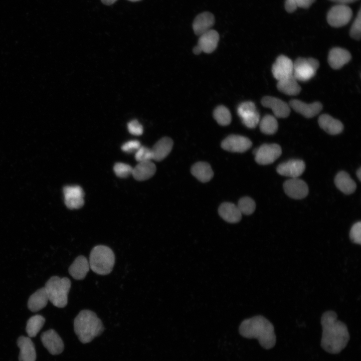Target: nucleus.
<instances>
[{"label": "nucleus", "mask_w": 361, "mask_h": 361, "mask_svg": "<svg viewBox=\"0 0 361 361\" xmlns=\"http://www.w3.org/2000/svg\"><path fill=\"white\" fill-rule=\"evenodd\" d=\"M322 334L321 346L326 352L336 354L346 346L349 334L345 324L337 319L335 312H325L321 317Z\"/></svg>", "instance_id": "f257e3e1"}, {"label": "nucleus", "mask_w": 361, "mask_h": 361, "mask_svg": "<svg viewBox=\"0 0 361 361\" xmlns=\"http://www.w3.org/2000/svg\"><path fill=\"white\" fill-rule=\"evenodd\" d=\"M240 334L247 338H256L265 349L274 346L276 337L273 325L265 317L257 315L244 320L241 323Z\"/></svg>", "instance_id": "f03ea898"}, {"label": "nucleus", "mask_w": 361, "mask_h": 361, "mask_svg": "<svg viewBox=\"0 0 361 361\" xmlns=\"http://www.w3.org/2000/svg\"><path fill=\"white\" fill-rule=\"evenodd\" d=\"M74 329L79 340L85 344L101 335L104 327L102 322L94 312L84 309L80 311L75 317Z\"/></svg>", "instance_id": "7ed1b4c3"}, {"label": "nucleus", "mask_w": 361, "mask_h": 361, "mask_svg": "<svg viewBox=\"0 0 361 361\" xmlns=\"http://www.w3.org/2000/svg\"><path fill=\"white\" fill-rule=\"evenodd\" d=\"M115 260V255L109 247L101 245L96 246L90 254V268L97 274L107 275L112 271Z\"/></svg>", "instance_id": "20e7f679"}, {"label": "nucleus", "mask_w": 361, "mask_h": 361, "mask_svg": "<svg viewBox=\"0 0 361 361\" xmlns=\"http://www.w3.org/2000/svg\"><path fill=\"white\" fill-rule=\"evenodd\" d=\"M71 286V282L68 278L54 276L47 281L44 287L49 301L55 306L63 308L68 303V295Z\"/></svg>", "instance_id": "39448f33"}, {"label": "nucleus", "mask_w": 361, "mask_h": 361, "mask_svg": "<svg viewBox=\"0 0 361 361\" xmlns=\"http://www.w3.org/2000/svg\"><path fill=\"white\" fill-rule=\"evenodd\" d=\"M319 66L315 59L298 58L293 63V75L297 80L308 81L315 75Z\"/></svg>", "instance_id": "423d86ee"}, {"label": "nucleus", "mask_w": 361, "mask_h": 361, "mask_svg": "<svg viewBox=\"0 0 361 361\" xmlns=\"http://www.w3.org/2000/svg\"><path fill=\"white\" fill-rule=\"evenodd\" d=\"M352 16V10L345 4H337L332 7L327 14V22L333 27H341L347 24Z\"/></svg>", "instance_id": "0eeeda50"}, {"label": "nucleus", "mask_w": 361, "mask_h": 361, "mask_svg": "<svg viewBox=\"0 0 361 361\" xmlns=\"http://www.w3.org/2000/svg\"><path fill=\"white\" fill-rule=\"evenodd\" d=\"M253 153L255 161L259 164L266 165L273 162L281 154V147L277 144H263L255 149Z\"/></svg>", "instance_id": "6e6552de"}, {"label": "nucleus", "mask_w": 361, "mask_h": 361, "mask_svg": "<svg viewBox=\"0 0 361 361\" xmlns=\"http://www.w3.org/2000/svg\"><path fill=\"white\" fill-rule=\"evenodd\" d=\"M237 113L242 123L249 128H255L260 122L259 113L252 101L241 103L238 107Z\"/></svg>", "instance_id": "1a4fd4ad"}, {"label": "nucleus", "mask_w": 361, "mask_h": 361, "mask_svg": "<svg viewBox=\"0 0 361 361\" xmlns=\"http://www.w3.org/2000/svg\"><path fill=\"white\" fill-rule=\"evenodd\" d=\"M252 144V142L248 138L240 135L232 134L222 141L221 147L231 152H244L248 150Z\"/></svg>", "instance_id": "9d476101"}, {"label": "nucleus", "mask_w": 361, "mask_h": 361, "mask_svg": "<svg viewBox=\"0 0 361 361\" xmlns=\"http://www.w3.org/2000/svg\"><path fill=\"white\" fill-rule=\"evenodd\" d=\"M65 203L70 209H78L84 204V193L79 186H66L63 189Z\"/></svg>", "instance_id": "9b49d317"}, {"label": "nucleus", "mask_w": 361, "mask_h": 361, "mask_svg": "<svg viewBox=\"0 0 361 361\" xmlns=\"http://www.w3.org/2000/svg\"><path fill=\"white\" fill-rule=\"evenodd\" d=\"M41 339L43 345L51 354L58 355L63 351V341L55 330L51 329L45 331L41 334Z\"/></svg>", "instance_id": "f8f14e48"}, {"label": "nucleus", "mask_w": 361, "mask_h": 361, "mask_svg": "<svg viewBox=\"0 0 361 361\" xmlns=\"http://www.w3.org/2000/svg\"><path fill=\"white\" fill-rule=\"evenodd\" d=\"M283 189L288 196L294 199H302L308 193L306 183L297 177L291 178L285 182Z\"/></svg>", "instance_id": "ddd939ff"}, {"label": "nucleus", "mask_w": 361, "mask_h": 361, "mask_svg": "<svg viewBox=\"0 0 361 361\" xmlns=\"http://www.w3.org/2000/svg\"><path fill=\"white\" fill-rule=\"evenodd\" d=\"M293 63L288 57L280 55L277 57L272 68L274 77L280 80L293 75Z\"/></svg>", "instance_id": "4468645a"}, {"label": "nucleus", "mask_w": 361, "mask_h": 361, "mask_svg": "<svg viewBox=\"0 0 361 361\" xmlns=\"http://www.w3.org/2000/svg\"><path fill=\"white\" fill-rule=\"evenodd\" d=\"M305 168V165L303 160L293 159L280 164L276 170L280 175L297 178L302 174Z\"/></svg>", "instance_id": "2eb2a0df"}, {"label": "nucleus", "mask_w": 361, "mask_h": 361, "mask_svg": "<svg viewBox=\"0 0 361 361\" xmlns=\"http://www.w3.org/2000/svg\"><path fill=\"white\" fill-rule=\"evenodd\" d=\"M261 103L263 106L271 109L276 117L286 118L289 115L290 108L288 104L277 98L265 96Z\"/></svg>", "instance_id": "dca6fc26"}, {"label": "nucleus", "mask_w": 361, "mask_h": 361, "mask_svg": "<svg viewBox=\"0 0 361 361\" xmlns=\"http://www.w3.org/2000/svg\"><path fill=\"white\" fill-rule=\"evenodd\" d=\"M289 105L296 112L307 118H311L318 114L322 109V105L319 102L307 104L299 100H292Z\"/></svg>", "instance_id": "f3484780"}, {"label": "nucleus", "mask_w": 361, "mask_h": 361, "mask_svg": "<svg viewBox=\"0 0 361 361\" xmlns=\"http://www.w3.org/2000/svg\"><path fill=\"white\" fill-rule=\"evenodd\" d=\"M17 344L20 350L19 361H36L35 346L30 337L21 336L18 338Z\"/></svg>", "instance_id": "a211bd4d"}, {"label": "nucleus", "mask_w": 361, "mask_h": 361, "mask_svg": "<svg viewBox=\"0 0 361 361\" xmlns=\"http://www.w3.org/2000/svg\"><path fill=\"white\" fill-rule=\"evenodd\" d=\"M215 23V17L210 12L202 13L196 16L193 23L196 35L200 36L211 29Z\"/></svg>", "instance_id": "6ab92c4d"}, {"label": "nucleus", "mask_w": 361, "mask_h": 361, "mask_svg": "<svg viewBox=\"0 0 361 361\" xmlns=\"http://www.w3.org/2000/svg\"><path fill=\"white\" fill-rule=\"evenodd\" d=\"M351 59V54L346 50L339 47L332 48L329 52L328 62L334 69L341 68Z\"/></svg>", "instance_id": "aec40b11"}, {"label": "nucleus", "mask_w": 361, "mask_h": 361, "mask_svg": "<svg viewBox=\"0 0 361 361\" xmlns=\"http://www.w3.org/2000/svg\"><path fill=\"white\" fill-rule=\"evenodd\" d=\"M219 40L218 33L214 30L210 29L200 36L198 45L202 52L211 53L216 49Z\"/></svg>", "instance_id": "412c9836"}, {"label": "nucleus", "mask_w": 361, "mask_h": 361, "mask_svg": "<svg viewBox=\"0 0 361 361\" xmlns=\"http://www.w3.org/2000/svg\"><path fill=\"white\" fill-rule=\"evenodd\" d=\"M89 269V261L85 256L80 255L75 258L68 271L74 279L80 280L85 278Z\"/></svg>", "instance_id": "4be33fe9"}, {"label": "nucleus", "mask_w": 361, "mask_h": 361, "mask_svg": "<svg viewBox=\"0 0 361 361\" xmlns=\"http://www.w3.org/2000/svg\"><path fill=\"white\" fill-rule=\"evenodd\" d=\"M156 166L151 160L139 162L133 168L132 175L137 180L142 181L150 178L155 173Z\"/></svg>", "instance_id": "5701e85b"}, {"label": "nucleus", "mask_w": 361, "mask_h": 361, "mask_svg": "<svg viewBox=\"0 0 361 361\" xmlns=\"http://www.w3.org/2000/svg\"><path fill=\"white\" fill-rule=\"evenodd\" d=\"M172 146L173 141L170 138L162 137L151 149L152 159L158 161L162 160L169 154Z\"/></svg>", "instance_id": "b1692460"}, {"label": "nucleus", "mask_w": 361, "mask_h": 361, "mask_svg": "<svg viewBox=\"0 0 361 361\" xmlns=\"http://www.w3.org/2000/svg\"><path fill=\"white\" fill-rule=\"evenodd\" d=\"M218 212L223 220L230 223H238L242 218V214L237 206L231 203H222L219 208Z\"/></svg>", "instance_id": "393cba45"}, {"label": "nucleus", "mask_w": 361, "mask_h": 361, "mask_svg": "<svg viewBox=\"0 0 361 361\" xmlns=\"http://www.w3.org/2000/svg\"><path fill=\"white\" fill-rule=\"evenodd\" d=\"M320 127L327 133L331 135H336L342 132L343 129L342 123L330 115L323 114L318 118Z\"/></svg>", "instance_id": "a878e982"}, {"label": "nucleus", "mask_w": 361, "mask_h": 361, "mask_svg": "<svg viewBox=\"0 0 361 361\" xmlns=\"http://www.w3.org/2000/svg\"><path fill=\"white\" fill-rule=\"evenodd\" d=\"M48 296L45 287L37 290L29 298L28 307L32 312H37L44 308L47 304Z\"/></svg>", "instance_id": "bb28decb"}, {"label": "nucleus", "mask_w": 361, "mask_h": 361, "mask_svg": "<svg viewBox=\"0 0 361 361\" xmlns=\"http://www.w3.org/2000/svg\"><path fill=\"white\" fill-rule=\"evenodd\" d=\"M336 187L346 195L353 193L356 189V184L345 171L339 172L334 178Z\"/></svg>", "instance_id": "cd10ccee"}, {"label": "nucleus", "mask_w": 361, "mask_h": 361, "mask_svg": "<svg viewBox=\"0 0 361 361\" xmlns=\"http://www.w3.org/2000/svg\"><path fill=\"white\" fill-rule=\"evenodd\" d=\"M191 172L199 180L203 183L210 181L214 175L211 165L207 162L203 161L195 163L191 168Z\"/></svg>", "instance_id": "c85d7f7f"}, {"label": "nucleus", "mask_w": 361, "mask_h": 361, "mask_svg": "<svg viewBox=\"0 0 361 361\" xmlns=\"http://www.w3.org/2000/svg\"><path fill=\"white\" fill-rule=\"evenodd\" d=\"M277 87L280 92L288 95H297L301 91V87L293 75L278 80Z\"/></svg>", "instance_id": "c756f323"}, {"label": "nucleus", "mask_w": 361, "mask_h": 361, "mask_svg": "<svg viewBox=\"0 0 361 361\" xmlns=\"http://www.w3.org/2000/svg\"><path fill=\"white\" fill-rule=\"evenodd\" d=\"M45 322V318L41 315L37 314L31 317L27 321L26 328L29 337H35L43 327Z\"/></svg>", "instance_id": "7c9ffc66"}, {"label": "nucleus", "mask_w": 361, "mask_h": 361, "mask_svg": "<svg viewBox=\"0 0 361 361\" xmlns=\"http://www.w3.org/2000/svg\"><path fill=\"white\" fill-rule=\"evenodd\" d=\"M260 128L266 134L275 133L278 129V122L276 118L269 114L266 115L260 122Z\"/></svg>", "instance_id": "2f4dec72"}, {"label": "nucleus", "mask_w": 361, "mask_h": 361, "mask_svg": "<svg viewBox=\"0 0 361 361\" xmlns=\"http://www.w3.org/2000/svg\"><path fill=\"white\" fill-rule=\"evenodd\" d=\"M213 115L218 123L222 126L229 125L232 120L229 109L223 105L217 107L214 111Z\"/></svg>", "instance_id": "473e14b6"}, {"label": "nucleus", "mask_w": 361, "mask_h": 361, "mask_svg": "<svg viewBox=\"0 0 361 361\" xmlns=\"http://www.w3.org/2000/svg\"><path fill=\"white\" fill-rule=\"evenodd\" d=\"M316 0H285V9L289 13L294 12L298 8H309Z\"/></svg>", "instance_id": "72a5a7b5"}, {"label": "nucleus", "mask_w": 361, "mask_h": 361, "mask_svg": "<svg viewBox=\"0 0 361 361\" xmlns=\"http://www.w3.org/2000/svg\"><path fill=\"white\" fill-rule=\"evenodd\" d=\"M242 214L249 215L253 213L256 204L253 199L245 197L239 200L237 206Z\"/></svg>", "instance_id": "f704fd0d"}, {"label": "nucleus", "mask_w": 361, "mask_h": 361, "mask_svg": "<svg viewBox=\"0 0 361 361\" xmlns=\"http://www.w3.org/2000/svg\"><path fill=\"white\" fill-rule=\"evenodd\" d=\"M113 170L117 176L125 178L132 174L133 168L128 164L117 162L114 165Z\"/></svg>", "instance_id": "c9c22d12"}, {"label": "nucleus", "mask_w": 361, "mask_h": 361, "mask_svg": "<svg viewBox=\"0 0 361 361\" xmlns=\"http://www.w3.org/2000/svg\"><path fill=\"white\" fill-rule=\"evenodd\" d=\"M361 10L359 9L357 16L352 24L349 31L350 36L356 40L360 39L361 34Z\"/></svg>", "instance_id": "e433bc0d"}, {"label": "nucleus", "mask_w": 361, "mask_h": 361, "mask_svg": "<svg viewBox=\"0 0 361 361\" xmlns=\"http://www.w3.org/2000/svg\"><path fill=\"white\" fill-rule=\"evenodd\" d=\"M135 158L139 162L143 161L151 160L152 155L151 149L141 146L135 153Z\"/></svg>", "instance_id": "4c0bfd02"}, {"label": "nucleus", "mask_w": 361, "mask_h": 361, "mask_svg": "<svg viewBox=\"0 0 361 361\" xmlns=\"http://www.w3.org/2000/svg\"><path fill=\"white\" fill-rule=\"evenodd\" d=\"M349 237L353 243L360 244L361 223L360 221L354 223L351 227L349 232Z\"/></svg>", "instance_id": "58836bf2"}, {"label": "nucleus", "mask_w": 361, "mask_h": 361, "mask_svg": "<svg viewBox=\"0 0 361 361\" xmlns=\"http://www.w3.org/2000/svg\"><path fill=\"white\" fill-rule=\"evenodd\" d=\"M127 128L129 133L134 135H140L143 131L142 125L137 120L129 121L127 124Z\"/></svg>", "instance_id": "ea45409f"}, {"label": "nucleus", "mask_w": 361, "mask_h": 361, "mask_svg": "<svg viewBox=\"0 0 361 361\" xmlns=\"http://www.w3.org/2000/svg\"><path fill=\"white\" fill-rule=\"evenodd\" d=\"M141 146L140 142L139 141L133 140L124 143L121 146V149L125 152H133L134 151L136 152Z\"/></svg>", "instance_id": "a19ab883"}, {"label": "nucleus", "mask_w": 361, "mask_h": 361, "mask_svg": "<svg viewBox=\"0 0 361 361\" xmlns=\"http://www.w3.org/2000/svg\"><path fill=\"white\" fill-rule=\"evenodd\" d=\"M333 2L338 3V4H346L354 3L358 0H329Z\"/></svg>", "instance_id": "79ce46f5"}, {"label": "nucleus", "mask_w": 361, "mask_h": 361, "mask_svg": "<svg viewBox=\"0 0 361 361\" xmlns=\"http://www.w3.org/2000/svg\"><path fill=\"white\" fill-rule=\"evenodd\" d=\"M193 52L196 55H199L202 52V51L200 47L197 45L194 47Z\"/></svg>", "instance_id": "37998d69"}, {"label": "nucleus", "mask_w": 361, "mask_h": 361, "mask_svg": "<svg viewBox=\"0 0 361 361\" xmlns=\"http://www.w3.org/2000/svg\"><path fill=\"white\" fill-rule=\"evenodd\" d=\"M101 2L105 5H111L114 4L117 0H101Z\"/></svg>", "instance_id": "c03bdc74"}, {"label": "nucleus", "mask_w": 361, "mask_h": 361, "mask_svg": "<svg viewBox=\"0 0 361 361\" xmlns=\"http://www.w3.org/2000/svg\"><path fill=\"white\" fill-rule=\"evenodd\" d=\"M356 174L359 180H361V168L359 167L356 171Z\"/></svg>", "instance_id": "a18cd8bd"}, {"label": "nucleus", "mask_w": 361, "mask_h": 361, "mask_svg": "<svg viewBox=\"0 0 361 361\" xmlns=\"http://www.w3.org/2000/svg\"><path fill=\"white\" fill-rule=\"evenodd\" d=\"M128 1H130V2H138V1H141V0H128Z\"/></svg>", "instance_id": "49530a36"}]
</instances>
